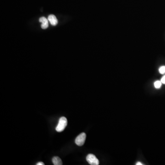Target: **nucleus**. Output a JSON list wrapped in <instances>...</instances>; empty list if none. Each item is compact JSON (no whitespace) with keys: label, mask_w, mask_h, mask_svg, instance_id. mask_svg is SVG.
I'll return each instance as SVG.
<instances>
[{"label":"nucleus","mask_w":165,"mask_h":165,"mask_svg":"<svg viewBox=\"0 0 165 165\" xmlns=\"http://www.w3.org/2000/svg\"><path fill=\"white\" fill-rule=\"evenodd\" d=\"M37 165H44L45 164L42 162H38V163L36 164Z\"/></svg>","instance_id":"nucleus-10"},{"label":"nucleus","mask_w":165,"mask_h":165,"mask_svg":"<svg viewBox=\"0 0 165 165\" xmlns=\"http://www.w3.org/2000/svg\"><path fill=\"white\" fill-rule=\"evenodd\" d=\"M48 20L52 25L56 26L58 23L57 18L54 15H50L48 16Z\"/></svg>","instance_id":"nucleus-5"},{"label":"nucleus","mask_w":165,"mask_h":165,"mask_svg":"<svg viewBox=\"0 0 165 165\" xmlns=\"http://www.w3.org/2000/svg\"><path fill=\"white\" fill-rule=\"evenodd\" d=\"M86 160L90 165H98L99 164V160L93 154H89L86 156Z\"/></svg>","instance_id":"nucleus-3"},{"label":"nucleus","mask_w":165,"mask_h":165,"mask_svg":"<svg viewBox=\"0 0 165 165\" xmlns=\"http://www.w3.org/2000/svg\"><path fill=\"white\" fill-rule=\"evenodd\" d=\"M52 162L54 165H62L63 162L58 156H54L52 158Z\"/></svg>","instance_id":"nucleus-6"},{"label":"nucleus","mask_w":165,"mask_h":165,"mask_svg":"<svg viewBox=\"0 0 165 165\" xmlns=\"http://www.w3.org/2000/svg\"><path fill=\"white\" fill-rule=\"evenodd\" d=\"M86 135L85 133H82L77 136L75 142L78 146H82L85 144L86 140Z\"/></svg>","instance_id":"nucleus-2"},{"label":"nucleus","mask_w":165,"mask_h":165,"mask_svg":"<svg viewBox=\"0 0 165 165\" xmlns=\"http://www.w3.org/2000/svg\"><path fill=\"white\" fill-rule=\"evenodd\" d=\"M136 165H143V164L140 162H138L137 163H136Z\"/></svg>","instance_id":"nucleus-11"},{"label":"nucleus","mask_w":165,"mask_h":165,"mask_svg":"<svg viewBox=\"0 0 165 165\" xmlns=\"http://www.w3.org/2000/svg\"><path fill=\"white\" fill-rule=\"evenodd\" d=\"M68 124L67 118L64 117H61L59 120L58 125L57 126L56 130L57 132H61L64 130Z\"/></svg>","instance_id":"nucleus-1"},{"label":"nucleus","mask_w":165,"mask_h":165,"mask_svg":"<svg viewBox=\"0 0 165 165\" xmlns=\"http://www.w3.org/2000/svg\"><path fill=\"white\" fill-rule=\"evenodd\" d=\"M162 83L161 81L157 80L154 82V86L155 87V88L157 89H159L162 87Z\"/></svg>","instance_id":"nucleus-7"},{"label":"nucleus","mask_w":165,"mask_h":165,"mask_svg":"<svg viewBox=\"0 0 165 165\" xmlns=\"http://www.w3.org/2000/svg\"><path fill=\"white\" fill-rule=\"evenodd\" d=\"M159 72L161 74H165V66H161L159 69Z\"/></svg>","instance_id":"nucleus-8"},{"label":"nucleus","mask_w":165,"mask_h":165,"mask_svg":"<svg viewBox=\"0 0 165 165\" xmlns=\"http://www.w3.org/2000/svg\"><path fill=\"white\" fill-rule=\"evenodd\" d=\"M39 21L41 22V27L43 29H47L49 26L48 19H46L45 17H41L40 18Z\"/></svg>","instance_id":"nucleus-4"},{"label":"nucleus","mask_w":165,"mask_h":165,"mask_svg":"<svg viewBox=\"0 0 165 165\" xmlns=\"http://www.w3.org/2000/svg\"><path fill=\"white\" fill-rule=\"evenodd\" d=\"M161 81L162 84H165V75L163 77H162Z\"/></svg>","instance_id":"nucleus-9"}]
</instances>
